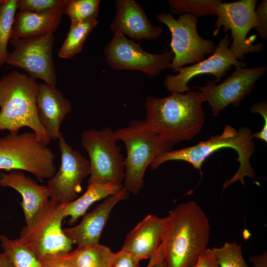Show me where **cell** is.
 Wrapping results in <instances>:
<instances>
[{
	"mask_svg": "<svg viewBox=\"0 0 267 267\" xmlns=\"http://www.w3.org/2000/svg\"><path fill=\"white\" fill-rule=\"evenodd\" d=\"M4 0H0V4H1Z\"/></svg>",
	"mask_w": 267,
	"mask_h": 267,
	"instance_id": "ab89813d",
	"label": "cell"
},
{
	"mask_svg": "<svg viewBox=\"0 0 267 267\" xmlns=\"http://www.w3.org/2000/svg\"><path fill=\"white\" fill-rule=\"evenodd\" d=\"M156 18L166 25L171 34L170 46L174 54L171 64L173 71L186 64L197 63L215 51V43L199 35L195 16L185 13L176 19L170 13L161 12Z\"/></svg>",
	"mask_w": 267,
	"mask_h": 267,
	"instance_id": "9c48e42d",
	"label": "cell"
},
{
	"mask_svg": "<svg viewBox=\"0 0 267 267\" xmlns=\"http://www.w3.org/2000/svg\"><path fill=\"white\" fill-rule=\"evenodd\" d=\"M257 0H240L235 2H222L218 4L216 15L217 34L222 26L224 32L230 30L232 42L229 49L236 59L243 60L249 52H260L264 48L262 43L253 44L247 38L250 31L257 27L255 8Z\"/></svg>",
	"mask_w": 267,
	"mask_h": 267,
	"instance_id": "8fae6325",
	"label": "cell"
},
{
	"mask_svg": "<svg viewBox=\"0 0 267 267\" xmlns=\"http://www.w3.org/2000/svg\"><path fill=\"white\" fill-rule=\"evenodd\" d=\"M219 0H169L168 3L172 13H188L197 16L216 15Z\"/></svg>",
	"mask_w": 267,
	"mask_h": 267,
	"instance_id": "4316f807",
	"label": "cell"
},
{
	"mask_svg": "<svg viewBox=\"0 0 267 267\" xmlns=\"http://www.w3.org/2000/svg\"><path fill=\"white\" fill-rule=\"evenodd\" d=\"M0 267H11L9 260L3 251H0Z\"/></svg>",
	"mask_w": 267,
	"mask_h": 267,
	"instance_id": "8d00e7d4",
	"label": "cell"
},
{
	"mask_svg": "<svg viewBox=\"0 0 267 267\" xmlns=\"http://www.w3.org/2000/svg\"><path fill=\"white\" fill-rule=\"evenodd\" d=\"M115 133L127 148L123 188L129 193L137 194L143 186L148 166L159 154L172 150L173 146L151 132L143 120L133 121Z\"/></svg>",
	"mask_w": 267,
	"mask_h": 267,
	"instance_id": "5b68a950",
	"label": "cell"
},
{
	"mask_svg": "<svg viewBox=\"0 0 267 267\" xmlns=\"http://www.w3.org/2000/svg\"><path fill=\"white\" fill-rule=\"evenodd\" d=\"M41 267H76L70 252L39 259Z\"/></svg>",
	"mask_w": 267,
	"mask_h": 267,
	"instance_id": "4dcf8cb0",
	"label": "cell"
},
{
	"mask_svg": "<svg viewBox=\"0 0 267 267\" xmlns=\"http://www.w3.org/2000/svg\"><path fill=\"white\" fill-rule=\"evenodd\" d=\"M116 15L109 27L114 35L122 34L133 40H154L163 32L161 27L153 25L142 7L134 0L115 2Z\"/></svg>",
	"mask_w": 267,
	"mask_h": 267,
	"instance_id": "e0dca14e",
	"label": "cell"
},
{
	"mask_svg": "<svg viewBox=\"0 0 267 267\" xmlns=\"http://www.w3.org/2000/svg\"><path fill=\"white\" fill-rule=\"evenodd\" d=\"M219 267H249L244 260L241 246L225 242L221 247L211 249Z\"/></svg>",
	"mask_w": 267,
	"mask_h": 267,
	"instance_id": "f1b7e54d",
	"label": "cell"
},
{
	"mask_svg": "<svg viewBox=\"0 0 267 267\" xmlns=\"http://www.w3.org/2000/svg\"><path fill=\"white\" fill-rule=\"evenodd\" d=\"M230 40L226 35L216 46L215 51L208 58L193 64L178 69L174 72H178L176 75H167L164 81L166 89L171 94L182 93L189 90L188 83L197 76L212 74L219 83L221 78L225 76L232 66L235 68H245L246 64L234 57L229 49Z\"/></svg>",
	"mask_w": 267,
	"mask_h": 267,
	"instance_id": "9a60e30c",
	"label": "cell"
},
{
	"mask_svg": "<svg viewBox=\"0 0 267 267\" xmlns=\"http://www.w3.org/2000/svg\"><path fill=\"white\" fill-rule=\"evenodd\" d=\"M34 132L0 137V170L28 172L42 181L55 174V154Z\"/></svg>",
	"mask_w": 267,
	"mask_h": 267,
	"instance_id": "8992f818",
	"label": "cell"
},
{
	"mask_svg": "<svg viewBox=\"0 0 267 267\" xmlns=\"http://www.w3.org/2000/svg\"><path fill=\"white\" fill-rule=\"evenodd\" d=\"M100 1L99 0H68L63 8L64 14L70 18L71 23L97 18Z\"/></svg>",
	"mask_w": 267,
	"mask_h": 267,
	"instance_id": "83f0119b",
	"label": "cell"
},
{
	"mask_svg": "<svg viewBox=\"0 0 267 267\" xmlns=\"http://www.w3.org/2000/svg\"><path fill=\"white\" fill-rule=\"evenodd\" d=\"M81 145L89 156L88 184L114 183L122 185L125 177L124 159L115 132L108 127L89 129L82 133Z\"/></svg>",
	"mask_w": 267,
	"mask_h": 267,
	"instance_id": "ba28073f",
	"label": "cell"
},
{
	"mask_svg": "<svg viewBox=\"0 0 267 267\" xmlns=\"http://www.w3.org/2000/svg\"><path fill=\"white\" fill-rule=\"evenodd\" d=\"M53 34L11 39L13 50L6 64L24 70L27 75L56 87V72L52 57Z\"/></svg>",
	"mask_w": 267,
	"mask_h": 267,
	"instance_id": "30bf717a",
	"label": "cell"
},
{
	"mask_svg": "<svg viewBox=\"0 0 267 267\" xmlns=\"http://www.w3.org/2000/svg\"><path fill=\"white\" fill-rule=\"evenodd\" d=\"M104 54L109 67L116 70H137L151 77L171 68L172 51L153 54L122 34H116L105 46Z\"/></svg>",
	"mask_w": 267,
	"mask_h": 267,
	"instance_id": "7c38bea8",
	"label": "cell"
},
{
	"mask_svg": "<svg viewBox=\"0 0 267 267\" xmlns=\"http://www.w3.org/2000/svg\"><path fill=\"white\" fill-rule=\"evenodd\" d=\"M250 111L252 113H259L264 118V120L267 122V101H260L252 105Z\"/></svg>",
	"mask_w": 267,
	"mask_h": 267,
	"instance_id": "e575fe53",
	"label": "cell"
},
{
	"mask_svg": "<svg viewBox=\"0 0 267 267\" xmlns=\"http://www.w3.org/2000/svg\"><path fill=\"white\" fill-rule=\"evenodd\" d=\"M253 134L247 127L236 130L230 125H225L222 133L205 141L190 147L170 150L157 156L150 165L155 170L163 163L170 161H183L192 165L202 174L203 162L215 152L225 148L235 150L238 154L239 167L235 174L223 184V189L237 181L244 185V177L255 178V172L251 165L250 158L255 151Z\"/></svg>",
	"mask_w": 267,
	"mask_h": 267,
	"instance_id": "3957f363",
	"label": "cell"
},
{
	"mask_svg": "<svg viewBox=\"0 0 267 267\" xmlns=\"http://www.w3.org/2000/svg\"><path fill=\"white\" fill-rule=\"evenodd\" d=\"M76 267H113L116 253L99 243L77 247L70 252Z\"/></svg>",
	"mask_w": 267,
	"mask_h": 267,
	"instance_id": "603a6c76",
	"label": "cell"
},
{
	"mask_svg": "<svg viewBox=\"0 0 267 267\" xmlns=\"http://www.w3.org/2000/svg\"><path fill=\"white\" fill-rule=\"evenodd\" d=\"M58 139L60 166L48 180L47 187L50 199L66 204L76 199L82 191V182L90 173V164L80 151L67 142L62 133Z\"/></svg>",
	"mask_w": 267,
	"mask_h": 267,
	"instance_id": "4fadbf2b",
	"label": "cell"
},
{
	"mask_svg": "<svg viewBox=\"0 0 267 267\" xmlns=\"http://www.w3.org/2000/svg\"><path fill=\"white\" fill-rule=\"evenodd\" d=\"M203 103L198 91L145 98L146 127L173 146L194 138L205 122Z\"/></svg>",
	"mask_w": 267,
	"mask_h": 267,
	"instance_id": "7a4b0ae2",
	"label": "cell"
},
{
	"mask_svg": "<svg viewBox=\"0 0 267 267\" xmlns=\"http://www.w3.org/2000/svg\"><path fill=\"white\" fill-rule=\"evenodd\" d=\"M255 16L257 23L255 29L258 31L261 38H267V0H264L255 9Z\"/></svg>",
	"mask_w": 267,
	"mask_h": 267,
	"instance_id": "1f68e13d",
	"label": "cell"
},
{
	"mask_svg": "<svg viewBox=\"0 0 267 267\" xmlns=\"http://www.w3.org/2000/svg\"><path fill=\"white\" fill-rule=\"evenodd\" d=\"M17 0H4L0 4V67L6 64L9 54L7 45L11 39Z\"/></svg>",
	"mask_w": 267,
	"mask_h": 267,
	"instance_id": "484cf974",
	"label": "cell"
},
{
	"mask_svg": "<svg viewBox=\"0 0 267 267\" xmlns=\"http://www.w3.org/2000/svg\"><path fill=\"white\" fill-rule=\"evenodd\" d=\"M252 264V267H267V253L264 252L262 254L252 256L249 258Z\"/></svg>",
	"mask_w": 267,
	"mask_h": 267,
	"instance_id": "d590c367",
	"label": "cell"
},
{
	"mask_svg": "<svg viewBox=\"0 0 267 267\" xmlns=\"http://www.w3.org/2000/svg\"><path fill=\"white\" fill-rule=\"evenodd\" d=\"M266 66L235 68L231 75L220 84L209 81L197 88L202 100L211 106L213 115L217 116L228 105L237 107L253 89L254 85L266 72Z\"/></svg>",
	"mask_w": 267,
	"mask_h": 267,
	"instance_id": "5bb4252c",
	"label": "cell"
},
{
	"mask_svg": "<svg viewBox=\"0 0 267 267\" xmlns=\"http://www.w3.org/2000/svg\"><path fill=\"white\" fill-rule=\"evenodd\" d=\"M0 244L11 267H41L36 255L19 238L11 239L2 234L0 235Z\"/></svg>",
	"mask_w": 267,
	"mask_h": 267,
	"instance_id": "d4e9b609",
	"label": "cell"
},
{
	"mask_svg": "<svg viewBox=\"0 0 267 267\" xmlns=\"http://www.w3.org/2000/svg\"><path fill=\"white\" fill-rule=\"evenodd\" d=\"M68 0H17V9L42 13L64 7Z\"/></svg>",
	"mask_w": 267,
	"mask_h": 267,
	"instance_id": "f546056e",
	"label": "cell"
},
{
	"mask_svg": "<svg viewBox=\"0 0 267 267\" xmlns=\"http://www.w3.org/2000/svg\"><path fill=\"white\" fill-rule=\"evenodd\" d=\"M113 267H139V261L131 253L121 249L116 253Z\"/></svg>",
	"mask_w": 267,
	"mask_h": 267,
	"instance_id": "d6a6232c",
	"label": "cell"
},
{
	"mask_svg": "<svg viewBox=\"0 0 267 267\" xmlns=\"http://www.w3.org/2000/svg\"><path fill=\"white\" fill-rule=\"evenodd\" d=\"M65 204L49 199L34 220L21 230L19 238L38 259L72 250L73 243L62 228Z\"/></svg>",
	"mask_w": 267,
	"mask_h": 267,
	"instance_id": "52a82bcc",
	"label": "cell"
},
{
	"mask_svg": "<svg viewBox=\"0 0 267 267\" xmlns=\"http://www.w3.org/2000/svg\"><path fill=\"white\" fill-rule=\"evenodd\" d=\"M192 267H219L211 249L207 248Z\"/></svg>",
	"mask_w": 267,
	"mask_h": 267,
	"instance_id": "836d02e7",
	"label": "cell"
},
{
	"mask_svg": "<svg viewBox=\"0 0 267 267\" xmlns=\"http://www.w3.org/2000/svg\"><path fill=\"white\" fill-rule=\"evenodd\" d=\"M38 86L36 79L16 70L0 79V131L17 134L21 128L27 127L48 145L51 139L37 112Z\"/></svg>",
	"mask_w": 267,
	"mask_h": 267,
	"instance_id": "277c9868",
	"label": "cell"
},
{
	"mask_svg": "<svg viewBox=\"0 0 267 267\" xmlns=\"http://www.w3.org/2000/svg\"><path fill=\"white\" fill-rule=\"evenodd\" d=\"M0 186L13 188L21 195L26 225L34 220L50 198L47 185L40 184L20 170L0 173Z\"/></svg>",
	"mask_w": 267,
	"mask_h": 267,
	"instance_id": "d6986e66",
	"label": "cell"
},
{
	"mask_svg": "<svg viewBox=\"0 0 267 267\" xmlns=\"http://www.w3.org/2000/svg\"><path fill=\"white\" fill-rule=\"evenodd\" d=\"M63 8L42 13L19 10L14 17L11 39L53 34L61 23Z\"/></svg>",
	"mask_w": 267,
	"mask_h": 267,
	"instance_id": "44dd1931",
	"label": "cell"
},
{
	"mask_svg": "<svg viewBox=\"0 0 267 267\" xmlns=\"http://www.w3.org/2000/svg\"><path fill=\"white\" fill-rule=\"evenodd\" d=\"M129 193L123 187L117 193L106 197L94 210L85 215L78 225L63 228L64 232L77 247L99 243L112 209L120 201L127 199Z\"/></svg>",
	"mask_w": 267,
	"mask_h": 267,
	"instance_id": "2e32d148",
	"label": "cell"
},
{
	"mask_svg": "<svg viewBox=\"0 0 267 267\" xmlns=\"http://www.w3.org/2000/svg\"><path fill=\"white\" fill-rule=\"evenodd\" d=\"M158 250L167 267H192L207 249L211 227L205 212L194 201L181 203L165 217Z\"/></svg>",
	"mask_w": 267,
	"mask_h": 267,
	"instance_id": "6da1fadb",
	"label": "cell"
},
{
	"mask_svg": "<svg viewBox=\"0 0 267 267\" xmlns=\"http://www.w3.org/2000/svg\"><path fill=\"white\" fill-rule=\"evenodd\" d=\"M97 24V18L71 23L67 37L58 52V56L63 59H70L80 53L87 37Z\"/></svg>",
	"mask_w": 267,
	"mask_h": 267,
	"instance_id": "cb8c5ba5",
	"label": "cell"
},
{
	"mask_svg": "<svg viewBox=\"0 0 267 267\" xmlns=\"http://www.w3.org/2000/svg\"><path fill=\"white\" fill-rule=\"evenodd\" d=\"M123 187V185L114 183L88 184L86 191L81 196L65 204L64 218L69 217L68 224H74L80 217L86 215L94 203L117 193Z\"/></svg>",
	"mask_w": 267,
	"mask_h": 267,
	"instance_id": "7402d4cb",
	"label": "cell"
},
{
	"mask_svg": "<svg viewBox=\"0 0 267 267\" xmlns=\"http://www.w3.org/2000/svg\"><path fill=\"white\" fill-rule=\"evenodd\" d=\"M165 224V218L148 215L127 234L121 249L139 262L150 258L161 243Z\"/></svg>",
	"mask_w": 267,
	"mask_h": 267,
	"instance_id": "ffe728a7",
	"label": "cell"
},
{
	"mask_svg": "<svg viewBox=\"0 0 267 267\" xmlns=\"http://www.w3.org/2000/svg\"><path fill=\"white\" fill-rule=\"evenodd\" d=\"M149 259V262L146 267H154L156 264L161 262L158 257L155 254H154Z\"/></svg>",
	"mask_w": 267,
	"mask_h": 267,
	"instance_id": "74e56055",
	"label": "cell"
},
{
	"mask_svg": "<svg viewBox=\"0 0 267 267\" xmlns=\"http://www.w3.org/2000/svg\"><path fill=\"white\" fill-rule=\"evenodd\" d=\"M36 109L40 123L49 137L58 139L62 133L61 125L71 111L70 101L55 87L39 84Z\"/></svg>",
	"mask_w": 267,
	"mask_h": 267,
	"instance_id": "ac0fdd59",
	"label": "cell"
},
{
	"mask_svg": "<svg viewBox=\"0 0 267 267\" xmlns=\"http://www.w3.org/2000/svg\"><path fill=\"white\" fill-rule=\"evenodd\" d=\"M154 267H167L166 263L164 261H162L156 264Z\"/></svg>",
	"mask_w": 267,
	"mask_h": 267,
	"instance_id": "f35d334b",
	"label": "cell"
}]
</instances>
